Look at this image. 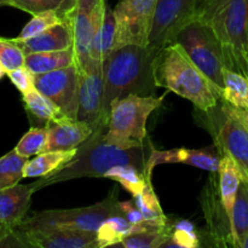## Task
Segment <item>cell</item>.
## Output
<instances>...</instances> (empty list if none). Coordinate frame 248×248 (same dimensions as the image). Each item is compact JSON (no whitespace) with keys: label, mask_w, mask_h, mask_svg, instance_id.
I'll return each mask as SVG.
<instances>
[{"label":"cell","mask_w":248,"mask_h":248,"mask_svg":"<svg viewBox=\"0 0 248 248\" xmlns=\"http://www.w3.org/2000/svg\"><path fill=\"white\" fill-rule=\"evenodd\" d=\"M119 211H120L121 215L131 223V224H140V223H143L145 220L144 216L142 215L138 207L136 206L135 201H119L118 203Z\"/></svg>","instance_id":"cell-38"},{"label":"cell","mask_w":248,"mask_h":248,"mask_svg":"<svg viewBox=\"0 0 248 248\" xmlns=\"http://www.w3.org/2000/svg\"><path fill=\"white\" fill-rule=\"evenodd\" d=\"M107 128L108 126L94 128L89 140L77 148V154L67 165L52 176L39 179V188L84 177H104L118 165H135L147 173V161L153 148H120L111 144L104 138Z\"/></svg>","instance_id":"cell-1"},{"label":"cell","mask_w":248,"mask_h":248,"mask_svg":"<svg viewBox=\"0 0 248 248\" xmlns=\"http://www.w3.org/2000/svg\"><path fill=\"white\" fill-rule=\"evenodd\" d=\"M77 154V149L51 150L35 155L24 166V178H44L52 176L67 165Z\"/></svg>","instance_id":"cell-21"},{"label":"cell","mask_w":248,"mask_h":248,"mask_svg":"<svg viewBox=\"0 0 248 248\" xmlns=\"http://www.w3.org/2000/svg\"><path fill=\"white\" fill-rule=\"evenodd\" d=\"M106 0H75L67 15L74 38L75 61L90 55L91 45L106 16Z\"/></svg>","instance_id":"cell-13"},{"label":"cell","mask_w":248,"mask_h":248,"mask_svg":"<svg viewBox=\"0 0 248 248\" xmlns=\"http://www.w3.org/2000/svg\"><path fill=\"white\" fill-rule=\"evenodd\" d=\"M164 99L165 94L160 97L128 94L114 101L104 135L107 142L120 148L145 147L148 118L161 106Z\"/></svg>","instance_id":"cell-5"},{"label":"cell","mask_w":248,"mask_h":248,"mask_svg":"<svg viewBox=\"0 0 248 248\" xmlns=\"http://www.w3.org/2000/svg\"><path fill=\"white\" fill-rule=\"evenodd\" d=\"M232 232L234 247L239 248L240 241L248 232V184L244 181L240 186L232 210Z\"/></svg>","instance_id":"cell-29"},{"label":"cell","mask_w":248,"mask_h":248,"mask_svg":"<svg viewBox=\"0 0 248 248\" xmlns=\"http://www.w3.org/2000/svg\"><path fill=\"white\" fill-rule=\"evenodd\" d=\"M35 89L50 98L67 118L78 119L79 73L77 65L35 74Z\"/></svg>","instance_id":"cell-12"},{"label":"cell","mask_w":248,"mask_h":248,"mask_svg":"<svg viewBox=\"0 0 248 248\" xmlns=\"http://www.w3.org/2000/svg\"><path fill=\"white\" fill-rule=\"evenodd\" d=\"M7 77L22 94L28 93L29 91L35 89V74H33L26 65L9 70Z\"/></svg>","instance_id":"cell-37"},{"label":"cell","mask_w":248,"mask_h":248,"mask_svg":"<svg viewBox=\"0 0 248 248\" xmlns=\"http://www.w3.org/2000/svg\"><path fill=\"white\" fill-rule=\"evenodd\" d=\"M27 161L28 157L19 155L15 149L0 157V189L16 186L24 178Z\"/></svg>","instance_id":"cell-30"},{"label":"cell","mask_w":248,"mask_h":248,"mask_svg":"<svg viewBox=\"0 0 248 248\" xmlns=\"http://www.w3.org/2000/svg\"><path fill=\"white\" fill-rule=\"evenodd\" d=\"M22 101H23L27 114L31 119L45 123V125L69 119L50 98L44 96L36 89L31 90L28 93L22 94Z\"/></svg>","instance_id":"cell-23"},{"label":"cell","mask_w":248,"mask_h":248,"mask_svg":"<svg viewBox=\"0 0 248 248\" xmlns=\"http://www.w3.org/2000/svg\"><path fill=\"white\" fill-rule=\"evenodd\" d=\"M118 189L114 188L104 200L70 210H47L24 218L14 229L19 232H53V230H86L97 232L102 223L119 211Z\"/></svg>","instance_id":"cell-6"},{"label":"cell","mask_w":248,"mask_h":248,"mask_svg":"<svg viewBox=\"0 0 248 248\" xmlns=\"http://www.w3.org/2000/svg\"><path fill=\"white\" fill-rule=\"evenodd\" d=\"M154 79L157 87L188 99L198 110H210L223 97L222 90L191 62L177 43L170 44L157 52Z\"/></svg>","instance_id":"cell-3"},{"label":"cell","mask_w":248,"mask_h":248,"mask_svg":"<svg viewBox=\"0 0 248 248\" xmlns=\"http://www.w3.org/2000/svg\"><path fill=\"white\" fill-rule=\"evenodd\" d=\"M198 0H157L148 45L160 51L196 17Z\"/></svg>","instance_id":"cell-11"},{"label":"cell","mask_w":248,"mask_h":248,"mask_svg":"<svg viewBox=\"0 0 248 248\" xmlns=\"http://www.w3.org/2000/svg\"><path fill=\"white\" fill-rule=\"evenodd\" d=\"M67 19V15L63 12L57 11V10H50V11L40 12L38 15H34L31 21L23 27L19 35L17 36L18 39H28L31 36H35L43 31H47L51 27L56 24L64 22Z\"/></svg>","instance_id":"cell-33"},{"label":"cell","mask_w":248,"mask_h":248,"mask_svg":"<svg viewBox=\"0 0 248 248\" xmlns=\"http://www.w3.org/2000/svg\"><path fill=\"white\" fill-rule=\"evenodd\" d=\"M0 6H10V0H0Z\"/></svg>","instance_id":"cell-43"},{"label":"cell","mask_w":248,"mask_h":248,"mask_svg":"<svg viewBox=\"0 0 248 248\" xmlns=\"http://www.w3.org/2000/svg\"><path fill=\"white\" fill-rule=\"evenodd\" d=\"M196 18L219 39L227 67L248 77V0H198Z\"/></svg>","instance_id":"cell-4"},{"label":"cell","mask_w":248,"mask_h":248,"mask_svg":"<svg viewBox=\"0 0 248 248\" xmlns=\"http://www.w3.org/2000/svg\"><path fill=\"white\" fill-rule=\"evenodd\" d=\"M201 206H202L203 215H205L213 244L216 246L234 247L232 222L220 200L217 172H212V176L208 178L207 184L203 188Z\"/></svg>","instance_id":"cell-14"},{"label":"cell","mask_w":248,"mask_h":248,"mask_svg":"<svg viewBox=\"0 0 248 248\" xmlns=\"http://www.w3.org/2000/svg\"><path fill=\"white\" fill-rule=\"evenodd\" d=\"M235 111H236V114L239 115V118L241 119V121L245 124V126H246L247 130H248V109H246V110H242V109L235 108Z\"/></svg>","instance_id":"cell-40"},{"label":"cell","mask_w":248,"mask_h":248,"mask_svg":"<svg viewBox=\"0 0 248 248\" xmlns=\"http://www.w3.org/2000/svg\"><path fill=\"white\" fill-rule=\"evenodd\" d=\"M48 135L43 152L77 149L93 133V127L78 119H64L48 124Z\"/></svg>","instance_id":"cell-17"},{"label":"cell","mask_w":248,"mask_h":248,"mask_svg":"<svg viewBox=\"0 0 248 248\" xmlns=\"http://www.w3.org/2000/svg\"><path fill=\"white\" fill-rule=\"evenodd\" d=\"M75 63L74 48H65L60 51H47V52H35L26 55L24 65L33 74H44L53 72L61 68L69 67Z\"/></svg>","instance_id":"cell-22"},{"label":"cell","mask_w":248,"mask_h":248,"mask_svg":"<svg viewBox=\"0 0 248 248\" xmlns=\"http://www.w3.org/2000/svg\"><path fill=\"white\" fill-rule=\"evenodd\" d=\"M132 225L120 211L111 215L97 229L98 248L118 246L126 236L132 234Z\"/></svg>","instance_id":"cell-25"},{"label":"cell","mask_w":248,"mask_h":248,"mask_svg":"<svg viewBox=\"0 0 248 248\" xmlns=\"http://www.w3.org/2000/svg\"><path fill=\"white\" fill-rule=\"evenodd\" d=\"M38 182L31 184H16L0 189V222L15 228L26 218L31 207V196L39 190Z\"/></svg>","instance_id":"cell-18"},{"label":"cell","mask_w":248,"mask_h":248,"mask_svg":"<svg viewBox=\"0 0 248 248\" xmlns=\"http://www.w3.org/2000/svg\"><path fill=\"white\" fill-rule=\"evenodd\" d=\"M200 245L193 223L179 220L170 225V235L162 248H196Z\"/></svg>","instance_id":"cell-31"},{"label":"cell","mask_w":248,"mask_h":248,"mask_svg":"<svg viewBox=\"0 0 248 248\" xmlns=\"http://www.w3.org/2000/svg\"><path fill=\"white\" fill-rule=\"evenodd\" d=\"M14 230V228L10 227V225L5 224V223L0 222V241H1L2 239H5V237L7 236V235L10 234V232Z\"/></svg>","instance_id":"cell-39"},{"label":"cell","mask_w":248,"mask_h":248,"mask_svg":"<svg viewBox=\"0 0 248 248\" xmlns=\"http://www.w3.org/2000/svg\"><path fill=\"white\" fill-rule=\"evenodd\" d=\"M5 75H7V69L2 65V63L0 62V79H2Z\"/></svg>","instance_id":"cell-42"},{"label":"cell","mask_w":248,"mask_h":248,"mask_svg":"<svg viewBox=\"0 0 248 248\" xmlns=\"http://www.w3.org/2000/svg\"><path fill=\"white\" fill-rule=\"evenodd\" d=\"M74 4L75 0H10V6L28 12L31 16L50 10H57L68 15Z\"/></svg>","instance_id":"cell-35"},{"label":"cell","mask_w":248,"mask_h":248,"mask_svg":"<svg viewBox=\"0 0 248 248\" xmlns=\"http://www.w3.org/2000/svg\"><path fill=\"white\" fill-rule=\"evenodd\" d=\"M104 177L118 182L132 196L140 194L152 182V177L135 165H118L109 170Z\"/></svg>","instance_id":"cell-26"},{"label":"cell","mask_w":248,"mask_h":248,"mask_svg":"<svg viewBox=\"0 0 248 248\" xmlns=\"http://www.w3.org/2000/svg\"><path fill=\"white\" fill-rule=\"evenodd\" d=\"M47 125L31 127V130L17 143L15 150L19 155H22L24 157H28V159L31 156H35V155L43 153L46 144V140H47Z\"/></svg>","instance_id":"cell-34"},{"label":"cell","mask_w":248,"mask_h":248,"mask_svg":"<svg viewBox=\"0 0 248 248\" xmlns=\"http://www.w3.org/2000/svg\"><path fill=\"white\" fill-rule=\"evenodd\" d=\"M173 43L178 44L191 62L223 91V70L227 63L222 44L211 27L195 17L179 31Z\"/></svg>","instance_id":"cell-8"},{"label":"cell","mask_w":248,"mask_h":248,"mask_svg":"<svg viewBox=\"0 0 248 248\" xmlns=\"http://www.w3.org/2000/svg\"><path fill=\"white\" fill-rule=\"evenodd\" d=\"M75 65L79 73L78 120L90 124L93 130L98 126H108V120L103 116V61L87 55L75 61Z\"/></svg>","instance_id":"cell-9"},{"label":"cell","mask_w":248,"mask_h":248,"mask_svg":"<svg viewBox=\"0 0 248 248\" xmlns=\"http://www.w3.org/2000/svg\"><path fill=\"white\" fill-rule=\"evenodd\" d=\"M170 225L160 229L147 230L126 236L118 246L125 248H161L170 235Z\"/></svg>","instance_id":"cell-32"},{"label":"cell","mask_w":248,"mask_h":248,"mask_svg":"<svg viewBox=\"0 0 248 248\" xmlns=\"http://www.w3.org/2000/svg\"><path fill=\"white\" fill-rule=\"evenodd\" d=\"M220 153L216 148L212 149H188L176 148L169 150H157L153 148L147 161V173L152 177L153 170L159 165L184 164L210 173L217 172L220 162Z\"/></svg>","instance_id":"cell-15"},{"label":"cell","mask_w":248,"mask_h":248,"mask_svg":"<svg viewBox=\"0 0 248 248\" xmlns=\"http://www.w3.org/2000/svg\"><path fill=\"white\" fill-rule=\"evenodd\" d=\"M239 248H248V232H247V234L242 237L241 241H240Z\"/></svg>","instance_id":"cell-41"},{"label":"cell","mask_w":248,"mask_h":248,"mask_svg":"<svg viewBox=\"0 0 248 248\" xmlns=\"http://www.w3.org/2000/svg\"><path fill=\"white\" fill-rule=\"evenodd\" d=\"M14 40L18 44L24 55L65 50V48L73 47L74 45L73 31L68 19L51 27L47 31L35 36L28 39L14 38Z\"/></svg>","instance_id":"cell-19"},{"label":"cell","mask_w":248,"mask_h":248,"mask_svg":"<svg viewBox=\"0 0 248 248\" xmlns=\"http://www.w3.org/2000/svg\"><path fill=\"white\" fill-rule=\"evenodd\" d=\"M157 0H119L114 11L115 48L149 44V34Z\"/></svg>","instance_id":"cell-10"},{"label":"cell","mask_w":248,"mask_h":248,"mask_svg":"<svg viewBox=\"0 0 248 248\" xmlns=\"http://www.w3.org/2000/svg\"><path fill=\"white\" fill-rule=\"evenodd\" d=\"M116 39V22L114 17V11L107 6L106 16L102 22L101 28L97 31L91 45L90 55L94 58L104 61L109 53L115 48Z\"/></svg>","instance_id":"cell-27"},{"label":"cell","mask_w":248,"mask_h":248,"mask_svg":"<svg viewBox=\"0 0 248 248\" xmlns=\"http://www.w3.org/2000/svg\"><path fill=\"white\" fill-rule=\"evenodd\" d=\"M201 123L215 140L220 155L232 157L248 184V130L235 108L220 99L210 110H199Z\"/></svg>","instance_id":"cell-7"},{"label":"cell","mask_w":248,"mask_h":248,"mask_svg":"<svg viewBox=\"0 0 248 248\" xmlns=\"http://www.w3.org/2000/svg\"><path fill=\"white\" fill-rule=\"evenodd\" d=\"M133 201H135L138 210L144 216L145 220L156 223V224L162 225V227H166V225L170 224L169 218L162 211L159 199L155 194L152 182L148 183L147 186L140 194L133 196Z\"/></svg>","instance_id":"cell-28"},{"label":"cell","mask_w":248,"mask_h":248,"mask_svg":"<svg viewBox=\"0 0 248 248\" xmlns=\"http://www.w3.org/2000/svg\"><path fill=\"white\" fill-rule=\"evenodd\" d=\"M159 51L149 45L114 48L103 61V116L109 121L110 106L128 94L150 96L156 89L154 61Z\"/></svg>","instance_id":"cell-2"},{"label":"cell","mask_w":248,"mask_h":248,"mask_svg":"<svg viewBox=\"0 0 248 248\" xmlns=\"http://www.w3.org/2000/svg\"><path fill=\"white\" fill-rule=\"evenodd\" d=\"M26 55L14 39L0 38V62L9 70L23 67Z\"/></svg>","instance_id":"cell-36"},{"label":"cell","mask_w":248,"mask_h":248,"mask_svg":"<svg viewBox=\"0 0 248 248\" xmlns=\"http://www.w3.org/2000/svg\"><path fill=\"white\" fill-rule=\"evenodd\" d=\"M222 99L236 109H248V77L225 67Z\"/></svg>","instance_id":"cell-24"},{"label":"cell","mask_w":248,"mask_h":248,"mask_svg":"<svg viewBox=\"0 0 248 248\" xmlns=\"http://www.w3.org/2000/svg\"><path fill=\"white\" fill-rule=\"evenodd\" d=\"M15 232L26 247L36 248H98L97 232L53 230V232Z\"/></svg>","instance_id":"cell-16"},{"label":"cell","mask_w":248,"mask_h":248,"mask_svg":"<svg viewBox=\"0 0 248 248\" xmlns=\"http://www.w3.org/2000/svg\"><path fill=\"white\" fill-rule=\"evenodd\" d=\"M217 179L220 200H222L225 212H227L228 217L230 218V222H232V210H234L237 193H239L240 186H241L244 178H242V174L237 165L228 155H222V157H220L219 167H218L217 171Z\"/></svg>","instance_id":"cell-20"}]
</instances>
